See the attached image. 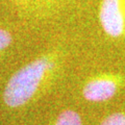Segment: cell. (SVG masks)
<instances>
[{
	"label": "cell",
	"instance_id": "obj_1",
	"mask_svg": "<svg viewBox=\"0 0 125 125\" xmlns=\"http://www.w3.org/2000/svg\"><path fill=\"white\" fill-rule=\"evenodd\" d=\"M53 67L47 57H41L19 69L10 78L3 100L10 107H19L29 101L38 91L46 72Z\"/></svg>",
	"mask_w": 125,
	"mask_h": 125
},
{
	"label": "cell",
	"instance_id": "obj_2",
	"mask_svg": "<svg viewBox=\"0 0 125 125\" xmlns=\"http://www.w3.org/2000/svg\"><path fill=\"white\" fill-rule=\"evenodd\" d=\"M99 20L104 32L119 38L125 32V0H102Z\"/></svg>",
	"mask_w": 125,
	"mask_h": 125
},
{
	"label": "cell",
	"instance_id": "obj_3",
	"mask_svg": "<svg viewBox=\"0 0 125 125\" xmlns=\"http://www.w3.org/2000/svg\"><path fill=\"white\" fill-rule=\"evenodd\" d=\"M118 91V81L113 77L96 78L84 85L83 97L91 102H104L113 98Z\"/></svg>",
	"mask_w": 125,
	"mask_h": 125
},
{
	"label": "cell",
	"instance_id": "obj_4",
	"mask_svg": "<svg viewBox=\"0 0 125 125\" xmlns=\"http://www.w3.org/2000/svg\"><path fill=\"white\" fill-rule=\"evenodd\" d=\"M55 125H83V121L78 113L67 109L57 117Z\"/></svg>",
	"mask_w": 125,
	"mask_h": 125
},
{
	"label": "cell",
	"instance_id": "obj_5",
	"mask_svg": "<svg viewBox=\"0 0 125 125\" xmlns=\"http://www.w3.org/2000/svg\"><path fill=\"white\" fill-rule=\"evenodd\" d=\"M100 125H125V113H114L107 116Z\"/></svg>",
	"mask_w": 125,
	"mask_h": 125
},
{
	"label": "cell",
	"instance_id": "obj_6",
	"mask_svg": "<svg viewBox=\"0 0 125 125\" xmlns=\"http://www.w3.org/2000/svg\"><path fill=\"white\" fill-rule=\"evenodd\" d=\"M11 41H13L11 34L7 30L0 28V50L7 48L10 45Z\"/></svg>",
	"mask_w": 125,
	"mask_h": 125
}]
</instances>
